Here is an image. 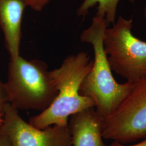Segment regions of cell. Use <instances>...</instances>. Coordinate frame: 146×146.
<instances>
[{
  "mask_svg": "<svg viewBox=\"0 0 146 146\" xmlns=\"http://www.w3.org/2000/svg\"><path fill=\"white\" fill-rule=\"evenodd\" d=\"M107 26L104 18L96 15L80 36L82 42L92 46L94 59L91 70L81 84L80 93L93 101L95 110L102 120L115 111L131 93L134 84L129 81L119 84L113 77L104 45Z\"/></svg>",
  "mask_w": 146,
  "mask_h": 146,
  "instance_id": "cell-1",
  "label": "cell"
},
{
  "mask_svg": "<svg viewBox=\"0 0 146 146\" xmlns=\"http://www.w3.org/2000/svg\"><path fill=\"white\" fill-rule=\"evenodd\" d=\"M92 66L93 60L88 55L80 52L69 56L59 68L51 70L58 95L47 109L31 117L29 123L40 129L67 125L72 115L94 107L93 101L80 93L81 84Z\"/></svg>",
  "mask_w": 146,
  "mask_h": 146,
  "instance_id": "cell-2",
  "label": "cell"
},
{
  "mask_svg": "<svg viewBox=\"0 0 146 146\" xmlns=\"http://www.w3.org/2000/svg\"><path fill=\"white\" fill-rule=\"evenodd\" d=\"M5 88L9 102L17 110L42 111L52 104L58 89L46 64L21 56L10 59Z\"/></svg>",
  "mask_w": 146,
  "mask_h": 146,
  "instance_id": "cell-3",
  "label": "cell"
},
{
  "mask_svg": "<svg viewBox=\"0 0 146 146\" xmlns=\"http://www.w3.org/2000/svg\"><path fill=\"white\" fill-rule=\"evenodd\" d=\"M132 19L120 16L104 31V45L112 71L134 83L146 77V42L131 33Z\"/></svg>",
  "mask_w": 146,
  "mask_h": 146,
  "instance_id": "cell-4",
  "label": "cell"
},
{
  "mask_svg": "<svg viewBox=\"0 0 146 146\" xmlns=\"http://www.w3.org/2000/svg\"><path fill=\"white\" fill-rule=\"evenodd\" d=\"M104 139L123 144L146 136V77L134 83L129 94L115 111L102 120Z\"/></svg>",
  "mask_w": 146,
  "mask_h": 146,
  "instance_id": "cell-5",
  "label": "cell"
},
{
  "mask_svg": "<svg viewBox=\"0 0 146 146\" xmlns=\"http://www.w3.org/2000/svg\"><path fill=\"white\" fill-rule=\"evenodd\" d=\"M0 133L7 136L11 146H72L68 125L37 128L23 120L9 103L5 108Z\"/></svg>",
  "mask_w": 146,
  "mask_h": 146,
  "instance_id": "cell-6",
  "label": "cell"
},
{
  "mask_svg": "<svg viewBox=\"0 0 146 146\" xmlns=\"http://www.w3.org/2000/svg\"><path fill=\"white\" fill-rule=\"evenodd\" d=\"M102 123L94 107L72 115L68 125L72 146H108L103 140Z\"/></svg>",
  "mask_w": 146,
  "mask_h": 146,
  "instance_id": "cell-7",
  "label": "cell"
},
{
  "mask_svg": "<svg viewBox=\"0 0 146 146\" xmlns=\"http://www.w3.org/2000/svg\"><path fill=\"white\" fill-rule=\"evenodd\" d=\"M27 6L24 0H0V28L10 59L20 56L22 19Z\"/></svg>",
  "mask_w": 146,
  "mask_h": 146,
  "instance_id": "cell-8",
  "label": "cell"
},
{
  "mask_svg": "<svg viewBox=\"0 0 146 146\" xmlns=\"http://www.w3.org/2000/svg\"><path fill=\"white\" fill-rule=\"evenodd\" d=\"M134 4L135 0H128ZM120 0H84L77 10V15L84 17L89 11L98 5L96 15L104 18L108 26L115 23V17L118 3Z\"/></svg>",
  "mask_w": 146,
  "mask_h": 146,
  "instance_id": "cell-9",
  "label": "cell"
},
{
  "mask_svg": "<svg viewBox=\"0 0 146 146\" xmlns=\"http://www.w3.org/2000/svg\"><path fill=\"white\" fill-rule=\"evenodd\" d=\"M8 103L9 98L5 84L0 80V125L3 121L5 108Z\"/></svg>",
  "mask_w": 146,
  "mask_h": 146,
  "instance_id": "cell-10",
  "label": "cell"
},
{
  "mask_svg": "<svg viewBox=\"0 0 146 146\" xmlns=\"http://www.w3.org/2000/svg\"><path fill=\"white\" fill-rule=\"evenodd\" d=\"M27 5L34 11H42L50 0H24Z\"/></svg>",
  "mask_w": 146,
  "mask_h": 146,
  "instance_id": "cell-11",
  "label": "cell"
},
{
  "mask_svg": "<svg viewBox=\"0 0 146 146\" xmlns=\"http://www.w3.org/2000/svg\"><path fill=\"white\" fill-rule=\"evenodd\" d=\"M108 146H146V136L143 138V140L140 142H138L133 145H125V144H123L116 141H113V142Z\"/></svg>",
  "mask_w": 146,
  "mask_h": 146,
  "instance_id": "cell-12",
  "label": "cell"
},
{
  "mask_svg": "<svg viewBox=\"0 0 146 146\" xmlns=\"http://www.w3.org/2000/svg\"><path fill=\"white\" fill-rule=\"evenodd\" d=\"M0 146H11L9 138L2 133H0Z\"/></svg>",
  "mask_w": 146,
  "mask_h": 146,
  "instance_id": "cell-13",
  "label": "cell"
},
{
  "mask_svg": "<svg viewBox=\"0 0 146 146\" xmlns=\"http://www.w3.org/2000/svg\"><path fill=\"white\" fill-rule=\"evenodd\" d=\"M144 16H145L146 22V7H145V10H144Z\"/></svg>",
  "mask_w": 146,
  "mask_h": 146,
  "instance_id": "cell-14",
  "label": "cell"
}]
</instances>
